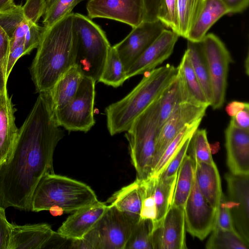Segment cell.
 <instances>
[{
    "label": "cell",
    "instance_id": "4",
    "mask_svg": "<svg viewBox=\"0 0 249 249\" xmlns=\"http://www.w3.org/2000/svg\"><path fill=\"white\" fill-rule=\"evenodd\" d=\"M98 201L95 192L87 184L54 173L47 174L34 190L30 211H48L58 206L66 213H73Z\"/></svg>",
    "mask_w": 249,
    "mask_h": 249
},
{
    "label": "cell",
    "instance_id": "6",
    "mask_svg": "<svg viewBox=\"0 0 249 249\" xmlns=\"http://www.w3.org/2000/svg\"><path fill=\"white\" fill-rule=\"evenodd\" d=\"M73 21L78 46L76 65L84 76L98 82L111 46L104 31L88 17L73 13Z\"/></svg>",
    "mask_w": 249,
    "mask_h": 249
},
{
    "label": "cell",
    "instance_id": "25",
    "mask_svg": "<svg viewBox=\"0 0 249 249\" xmlns=\"http://www.w3.org/2000/svg\"><path fill=\"white\" fill-rule=\"evenodd\" d=\"M185 102H192L182 78L177 72L175 77L160 96L159 131L175 107Z\"/></svg>",
    "mask_w": 249,
    "mask_h": 249
},
{
    "label": "cell",
    "instance_id": "50",
    "mask_svg": "<svg viewBox=\"0 0 249 249\" xmlns=\"http://www.w3.org/2000/svg\"><path fill=\"white\" fill-rule=\"evenodd\" d=\"M231 120L238 127L249 130V108L239 111Z\"/></svg>",
    "mask_w": 249,
    "mask_h": 249
},
{
    "label": "cell",
    "instance_id": "41",
    "mask_svg": "<svg viewBox=\"0 0 249 249\" xmlns=\"http://www.w3.org/2000/svg\"><path fill=\"white\" fill-rule=\"evenodd\" d=\"M192 136L184 142L163 170L158 176L166 178L177 175L178 169L187 155Z\"/></svg>",
    "mask_w": 249,
    "mask_h": 249
},
{
    "label": "cell",
    "instance_id": "12",
    "mask_svg": "<svg viewBox=\"0 0 249 249\" xmlns=\"http://www.w3.org/2000/svg\"><path fill=\"white\" fill-rule=\"evenodd\" d=\"M153 249H185L186 229L184 208L171 205L160 220L153 223Z\"/></svg>",
    "mask_w": 249,
    "mask_h": 249
},
{
    "label": "cell",
    "instance_id": "17",
    "mask_svg": "<svg viewBox=\"0 0 249 249\" xmlns=\"http://www.w3.org/2000/svg\"><path fill=\"white\" fill-rule=\"evenodd\" d=\"M225 136L227 164L230 173L249 175V130L238 127L231 119Z\"/></svg>",
    "mask_w": 249,
    "mask_h": 249
},
{
    "label": "cell",
    "instance_id": "40",
    "mask_svg": "<svg viewBox=\"0 0 249 249\" xmlns=\"http://www.w3.org/2000/svg\"><path fill=\"white\" fill-rule=\"evenodd\" d=\"M10 52V38L0 26V92L7 89L6 67Z\"/></svg>",
    "mask_w": 249,
    "mask_h": 249
},
{
    "label": "cell",
    "instance_id": "18",
    "mask_svg": "<svg viewBox=\"0 0 249 249\" xmlns=\"http://www.w3.org/2000/svg\"><path fill=\"white\" fill-rule=\"evenodd\" d=\"M108 207L105 203L98 201L77 210L62 223L57 233L67 239L81 240L92 229Z\"/></svg>",
    "mask_w": 249,
    "mask_h": 249
},
{
    "label": "cell",
    "instance_id": "47",
    "mask_svg": "<svg viewBox=\"0 0 249 249\" xmlns=\"http://www.w3.org/2000/svg\"><path fill=\"white\" fill-rule=\"evenodd\" d=\"M30 21L26 19L17 28L12 37L10 38V50L15 47L24 44L25 35L29 27Z\"/></svg>",
    "mask_w": 249,
    "mask_h": 249
},
{
    "label": "cell",
    "instance_id": "14",
    "mask_svg": "<svg viewBox=\"0 0 249 249\" xmlns=\"http://www.w3.org/2000/svg\"><path fill=\"white\" fill-rule=\"evenodd\" d=\"M86 9L90 19H110L132 28L138 26L143 19V0H88Z\"/></svg>",
    "mask_w": 249,
    "mask_h": 249
},
{
    "label": "cell",
    "instance_id": "20",
    "mask_svg": "<svg viewBox=\"0 0 249 249\" xmlns=\"http://www.w3.org/2000/svg\"><path fill=\"white\" fill-rule=\"evenodd\" d=\"M15 112L7 89L0 92V165L9 157L17 138Z\"/></svg>",
    "mask_w": 249,
    "mask_h": 249
},
{
    "label": "cell",
    "instance_id": "26",
    "mask_svg": "<svg viewBox=\"0 0 249 249\" xmlns=\"http://www.w3.org/2000/svg\"><path fill=\"white\" fill-rule=\"evenodd\" d=\"M202 40L199 42L188 40L186 51L188 54L195 74L211 106L213 101V92L208 66Z\"/></svg>",
    "mask_w": 249,
    "mask_h": 249
},
{
    "label": "cell",
    "instance_id": "46",
    "mask_svg": "<svg viewBox=\"0 0 249 249\" xmlns=\"http://www.w3.org/2000/svg\"><path fill=\"white\" fill-rule=\"evenodd\" d=\"M161 0H143L144 21L158 20V15Z\"/></svg>",
    "mask_w": 249,
    "mask_h": 249
},
{
    "label": "cell",
    "instance_id": "33",
    "mask_svg": "<svg viewBox=\"0 0 249 249\" xmlns=\"http://www.w3.org/2000/svg\"><path fill=\"white\" fill-rule=\"evenodd\" d=\"M201 122L198 121L185 126L176 136L165 149L150 177H157L161 173L184 142L198 129Z\"/></svg>",
    "mask_w": 249,
    "mask_h": 249
},
{
    "label": "cell",
    "instance_id": "24",
    "mask_svg": "<svg viewBox=\"0 0 249 249\" xmlns=\"http://www.w3.org/2000/svg\"><path fill=\"white\" fill-rule=\"evenodd\" d=\"M227 14L228 10L220 0H205L187 39L194 42L201 41L212 25Z\"/></svg>",
    "mask_w": 249,
    "mask_h": 249
},
{
    "label": "cell",
    "instance_id": "43",
    "mask_svg": "<svg viewBox=\"0 0 249 249\" xmlns=\"http://www.w3.org/2000/svg\"><path fill=\"white\" fill-rule=\"evenodd\" d=\"M216 226L228 231H236L235 229L227 199L223 194L217 210Z\"/></svg>",
    "mask_w": 249,
    "mask_h": 249
},
{
    "label": "cell",
    "instance_id": "44",
    "mask_svg": "<svg viewBox=\"0 0 249 249\" xmlns=\"http://www.w3.org/2000/svg\"><path fill=\"white\" fill-rule=\"evenodd\" d=\"M43 28L37 24L30 21L29 27L25 35L24 45L25 54L30 53L35 48H37L41 37Z\"/></svg>",
    "mask_w": 249,
    "mask_h": 249
},
{
    "label": "cell",
    "instance_id": "53",
    "mask_svg": "<svg viewBox=\"0 0 249 249\" xmlns=\"http://www.w3.org/2000/svg\"><path fill=\"white\" fill-rule=\"evenodd\" d=\"M49 211H50L51 213L53 216L62 215L64 212L62 208L58 206H53L51 207Z\"/></svg>",
    "mask_w": 249,
    "mask_h": 249
},
{
    "label": "cell",
    "instance_id": "2",
    "mask_svg": "<svg viewBox=\"0 0 249 249\" xmlns=\"http://www.w3.org/2000/svg\"><path fill=\"white\" fill-rule=\"evenodd\" d=\"M73 13L48 28H43L37 52L30 67L36 91H49L58 79L76 65L78 40Z\"/></svg>",
    "mask_w": 249,
    "mask_h": 249
},
{
    "label": "cell",
    "instance_id": "11",
    "mask_svg": "<svg viewBox=\"0 0 249 249\" xmlns=\"http://www.w3.org/2000/svg\"><path fill=\"white\" fill-rule=\"evenodd\" d=\"M184 211L186 231L193 237L204 240L216 225L217 211L199 191L195 176Z\"/></svg>",
    "mask_w": 249,
    "mask_h": 249
},
{
    "label": "cell",
    "instance_id": "48",
    "mask_svg": "<svg viewBox=\"0 0 249 249\" xmlns=\"http://www.w3.org/2000/svg\"><path fill=\"white\" fill-rule=\"evenodd\" d=\"M24 55H25L24 44L17 46L10 50L6 67V77L7 79L17 60Z\"/></svg>",
    "mask_w": 249,
    "mask_h": 249
},
{
    "label": "cell",
    "instance_id": "30",
    "mask_svg": "<svg viewBox=\"0 0 249 249\" xmlns=\"http://www.w3.org/2000/svg\"><path fill=\"white\" fill-rule=\"evenodd\" d=\"M206 244L207 249H249L247 242L237 231L223 230L215 225Z\"/></svg>",
    "mask_w": 249,
    "mask_h": 249
},
{
    "label": "cell",
    "instance_id": "1",
    "mask_svg": "<svg viewBox=\"0 0 249 249\" xmlns=\"http://www.w3.org/2000/svg\"><path fill=\"white\" fill-rule=\"evenodd\" d=\"M64 136L47 92L40 93L20 128L13 150L0 165V207L30 211L40 179L54 173L53 156Z\"/></svg>",
    "mask_w": 249,
    "mask_h": 249
},
{
    "label": "cell",
    "instance_id": "39",
    "mask_svg": "<svg viewBox=\"0 0 249 249\" xmlns=\"http://www.w3.org/2000/svg\"><path fill=\"white\" fill-rule=\"evenodd\" d=\"M144 195L140 214V218L149 219L155 222L156 219V208L153 194V177L143 179Z\"/></svg>",
    "mask_w": 249,
    "mask_h": 249
},
{
    "label": "cell",
    "instance_id": "37",
    "mask_svg": "<svg viewBox=\"0 0 249 249\" xmlns=\"http://www.w3.org/2000/svg\"><path fill=\"white\" fill-rule=\"evenodd\" d=\"M22 7L15 4L0 13V26L10 38L18 25L25 20Z\"/></svg>",
    "mask_w": 249,
    "mask_h": 249
},
{
    "label": "cell",
    "instance_id": "15",
    "mask_svg": "<svg viewBox=\"0 0 249 249\" xmlns=\"http://www.w3.org/2000/svg\"><path fill=\"white\" fill-rule=\"evenodd\" d=\"M227 185V199L234 227L238 232L249 241V175H225Z\"/></svg>",
    "mask_w": 249,
    "mask_h": 249
},
{
    "label": "cell",
    "instance_id": "38",
    "mask_svg": "<svg viewBox=\"0 0 249 249\" xmlns=\"http://www.w3.org/2000/svg\"><path fill=\"white\" fill-rule=\"evenodd\" d=\"M177 6V0H161L158 19L178 35Z\"/></svg>",
    "mask_w": 249,
    "mask_h": 249
},
{
    "label": "cell",
    "instance_id": "32",
    "mask_svg": "<svg viewBox=\"0 0 249 249\" xmlns=\"http://www.w3.org/2000/svg\"><path fill=\"white\" fill-rule=\"evenodd\" d=\"M128 79L123 64L115 49L110 48L98 82L117 88Z\"/></svg>",
    "mask_w": 249,
    "mask_h": 249
},
{
    "label": "cell",
    "instance_id": "28",
    "mask_svg": "<svg viewBox=\"0 0 249 249\" xmlns=\"http://www.w3.org/2000/svg\"><path fill=\"white\" fill-rule=\"evenodd\" d=\"M177 68V72L182 78L190 101L207 107L210 106L186 50Z\"/></svg>",
    "mask_w": 249,
    "mask_h": 249
},
{
    "label": "cell",
    "instance_id": "45",
    "mask_svg": "<svg viewBox=\"0 0 249 249\" xmlns=\"http://www.w3.org/2000/svg\"><path fill=\"white\" fill-rule=\"evenodd\" d=\"M5 210L0 207V249H8L12 229V223L7 221Z\"/></svg>",
    "mask_w": 249,
    "mask_h": 249
},
{
    "label": "cell",
    "instance_id": "5",
    "mask_svg": "<svg viewBox=\"0 0 249 249\" xmlns=\"http://www.w3.org/2000/svg\"><path fill=\"white\" fill-rule=\"evenodd\" d=\"M160 96L134 120L125 134L131 162L139 179L151 175L159 133Z\"/></svg>",
    "mask_w": 249,
    "mask_h": 249
},
{
    "label": "cell",
    "instance_id": "21",
    "mask_svg": "<svg viewBox=\"0 0 249 249\" xmlns=\"http://www.w3.org/2000/svg\"><path fill=\"white\" fill-rule=\"evenodd\" d=\"M83 76L79 67L74 65L47 92L53 112L63 108L72 100Z\"/></svg>",
    "mask_w": 249,
    "mask_h": 249
},
{
    "label": "cell",
    "instance_id": "8",
    "mask_svg": "<svg viewBox=\"0 0 249 249\" xmlns=\"http://www.w3.org/2000/svg\"><path fill=\"white\" fill-rule=\"evenodd\" d=\"M96 81L83 76L72 100L63 108L53 112L58 125L69 131L87 132L94 125L93 108Z\"/></svg>",
    "mask_w": 249,
    "mask_h": 249
},
{
    "label": "cell",
    "instance_id": "9",
    "mask_svg": "<svg viewBox=\"0 0 249 249\" xmlns=\"http://www.w3.org/2000/svg\"><path fill=\"white\" fill-rule=\"evenodd\" d=\"M202 41L213 92L210 106L213 109H218L225 102L229 66L233 60L223 42L215 35H206Z\"/></svg>",
    "mask_w": 249,
    "mask_h": 249
},
{
    "label": "cell",
    "instance_id": "36",
    "mask_svg": "<svg viewBox=\"0 0 249 249\" xmlns=\"http://www.w3.org/2000/svg\"><path fill=\"white\" fill-rule=\"evenodd\" d=\"M153 222L140 218L133 229L125 249H153L151 233Z\"/></svg>",
    "mask_w": 249,
    "mask_h": 249
},
{
    "label": "cell",
    "instance_id": "23",
    "mask_svg": "<svg viewBox=\"0 0 249 249\" xmlns=\"http://www.w3.org/2000/svg\"><path fill=\"white\" fill-rule=\"evenodd\" d=\"M144 195L143 179H136L114 193L107 200L109 205L130 215L140 216Z\"/></svg>",
    "mask_w": 249,
    "mask_h": 249
},
{
    "label": "cell",
    "instance_id": "10",
    "mask_svg": "<svg viewBox=\"0 0 249 249\" xmlns=\"http://www.w3.org/2000/svg\"><path fill=\"white\" fill-rule=\"evenodd\" d=\"M208 107L190 102L181 103L175 107L159 129L151 173L169 144L185 126L202 121Z\"/></svg>",
    "mask_w": 249,
    "mask_h": 249
},
{
    "label": "cell",
    "instance_id": "54",
    "mask_svg": "<svg viewBox=\"0 0 249 249\" xmlns=\"http://www.w3.org/2000/svg\"></svg>",
    "mask_w": 249,
    "mask_h": 249
},
{
    "label": "cell",
    "instance_id": "34",
    "mask_svg": "<svg viewBox=\"0 0 249 249\" xmlns=\"http://www.w3.org/2000/svg\"><path fill=\"white\" fill-rule=\"evenodd\" d=\"M85 0H47V6L43 15L44 28H48L56 22L71 14L79 3Z\"/></svg>",
    "mask_w": 249,
    "mask_h": 249
},
{
    "label": "cell",
    "instance_id": "22",
    "mask_svg": "<svg viewBox=\"0 0 249 249\" xmlns=\"http://www.w3.org/2000/svg\"><path fill=\"white\" fill-rule=\"evenodd\" d=\"M195 176L199 191L210 205L217 211L223 193L216 164L195 163Z\"/></svg>",
    "mask_w": 249,
    "mask_h": 249
},
{
    "label": "cell",
    "instance_id": "42",
    "mask_svg": "<svg viewBox=\"0 0 249 249\" xmlns=\"http://www.w3.org/2000/svg\"><path fill=\"white\" fill-rule=\"evenodd\" d=\"M47 6V0H26L22 6L25 18L33 23L37 24L44 15Z\"/></svg>",
    "mask_w": 249,
    "mask_h": 249
},
{
    "label": "cell",
    "instance_id": "7",
    "mask_svg": "<svg viewBox=\"0 0 249 249\" xmlns=\"http://www.w3.org/2000/svg\"><path fill=\"white\" fill-rule=\"evenodd\" d=\"M109 207L92 229L81 240H72L71 248L125 249L140 217Z\"/></svg>",
    "mask_w": 249,
    "mask_h": 249
},
{
    "label": "cell",
    "instance_id": "35",
    "mask_svg": "<svg viewBox=\"0 0 249 249\" xmlns=\"http://www.w3.org/2000/svg\"><path fill=\"white\" fill-rule=\"evenodd\" d=\"M189 145L191 146L190 156L194 163H214L205 129H196L191 137Z\"/></svg>",
    "mask_w": 249,
    "mask_h": 249
},
{
    "label": "cell",
    "instance_id": "3",
    "mask_svg": "<svg viewBox=\"0 0 249 249\" xmlns=\"http://www.w3.org/2000/svg\"><path fill=\"white\" fill-rule=\"evenodd\" d=\"M177 68L167 64L147 72L123 98L105 109L111 136L126 132L134 120L158 98L177 74Z\"/></svg>",
    "mask_w": 249,
    "mask_h": 249
},
{
    "label": "cell",
    "instance_id": "49",
    "mask_svg": "<svg viewBox=\"0 0 249 249\" xmlns=\"http://www.w3.org/2000/svg\"><path fill=\"white\" fill-rule=\"evenodd\" d=\"M228 10V14L243 12L249 5V0H220Z\"/></svg>",
    "mask_w": 249,
    "mask_h": 249
},
{
    "label": "cell",
    "instance_id": "19",
    "mask_svg": "<svg viewBox=\"0 0 249 249\" xmlns=\"http://www.w3.org/2000/svg\"><path fill=\"white\" fill-rule=\"evenodd\" d=\"M54 232L46 223L18 225L12 223L8 249H44Z\"/></svg>",
    "mask_w": 249,
    "mask_h": 249
},
{
    "label": "cell",
    "instance_id": "52",
    "mask_svg": "<svg viewBox=\"0 0 249 249\" xmlns=\"http://www.w3.org/2000/svg\"><path fill=\"white\" fill-rule=\"evenodd\" d=\"M15 4L14 0H0V13L11 8Z\"/></svg>",
    "mask_w": 249,
    "mask_h": 249
},
{
    "label": "cell",
    "instance_id": "16",
    "mask_svg": "<svg viewBox=\"0 0 249 249\" xmlns=\"http://www.w3.org/2000/svg\"><path fill=\"white\" fill-rule=\"evenodd\" d=\"M179 36L174 31L164 29L126 71L127 78L157 68L171 55Z\"/></svg>",
    "mask_w": 249,
    "mask_h": 249
},
{
    "label": "cell",
    "instance_id": "27",
    "mask_svg": "<svg viewBox=\"0 0 249 249\" xmlns=\"http://www.w3.org/2000/svg\"><path fill=\"white\" fill-rule=\"evenodd\" d=\"M194 176V161L186 155L177 173L172 205L184 208L193 187Z\"/></svg>",
    "mask_w": 249,
    "mask_h": 249
},
{
    "label": "cell",
    "instance_id": "31",
    "mask_svg": "<svg viewBox=\"0 0 249 249\" xmlns=\"http://www.w3.org/2000/svg\"><path fill=\"white\" fill-rule=\"evenodd\" d=\"M205 0H177L178 35L187 38Z\"/></svg>",
    "mask_w": 249,
    "mask_h": 249
},
{
    "label": "cell",
    "instance_id": "13",
    "mask_svg": "<svg viewBox=\"0 0 249 249\" xmlns=\"http://www.w3.org/2000/svg\"><path fill=\"white\" fill-rule=\"evenodd\" d=\"M164 29L165 26L159 20L143 21L132 28L123 40L113 46L126 72Z\"/></svg>",
    "mask_w": 249,
    "mask_h": 249
},
{
    "label": "cell",
    "instance_id": "51",
    "mask_svg": "<svg viewBox=\"0 0 249 249\" xmlns=\"http://www.w3.org/2000/svg\"><path fill=\"white\" fill-rule=\"evenodd\" d=\"M246 108H249V104L248 103L238 101H232L227 104L225 110L227 114L232 117L235 116L239 111Z\"/></svg>",
    "mask_w": 249,
    "mask_h": 249
},
{
    "label": "cell",
    "instance_id": "29",
    "mask_svg": "<svg viewBox=\"0 0 249 249\" xmlns=\"http://www.w3.org/2000/svg\"><path fill=\"white\" fill-rule=\"evenodd\" d=\"M177 176L166 178L151 176L153 177V194L157 213L154 223L163 218L171 205Z\"/></svg>",
    "mask_w": 249,
    "mask_h": 249
}]
</instances>
